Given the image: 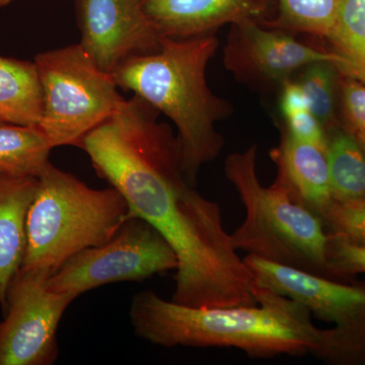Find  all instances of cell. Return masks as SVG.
<instances>
[{
  "instance_id": "cell-19",
  "label": "cell",
  "mask_w": 365,
  "mask_h": 365,
  "mask_svg": "<svg viewBox=\"0 0 365 365\" xmlns=\"http://www.w3.org/2000/svg\"><path fill=\"white\" fill-rule=\"evenodd\" d=\"M280 16L274 25L328 39L341 0H278Z\"/></svg>"
},
{
  "instance_id": "cell-15",
  "label": "cell",
  "mask_w": 365,
  "mask_h": 365,
  "mask_svg": "<svg viewBox=\"0 0 365 365\" xmlns=\"http://www.w3.org/2000/svg\"><path fill=\"white\" fill-rule=\"evenodd\" d=\"M42 112L43 90L35 61L0 55V119L38 126Z\"/></svg>"
},
{
  "instance_id": "cell-2",
  "label": "cell",
  "mask_w": 365,
  "mask_h": 365,
  "mask_svg": "<svg viewBox=\"0 0 365 365\" xmlns=\"http://www.w3.org/2000/svg\"><path fill=\"white\" fill-rule=\"evenodd\" d=\"M258 304L251 307H197L139 292L131 302L134 332L162 347L235 348L251 359L309 354L318 327L299 302L254 282Z\"/></svg>"
},
{
  "instance_id": "cell-22",
  "label": "cell",
  "mask_w": 365,
  "mask_h": 365,
  "mask_svg": "<svg viewBox=\"0 0 365 365\" xmlns=\"http://www.w3.org/2000/svg\"><path fill=\"white\" fill-rule=\"evenodd\" d=\"M327 261L334 279L349 281L365 273V244L328 234Z\"/></svg>"
},
{
  "instance_id": "cell-16",
  "label": "cell",
  "mask_w": 365,
  "mask_h": 365,
  "mask_svg": "<svg viewBox=\"0 0 365 365\" xmlns=\"http://www.w3.org/2000/svg\"><path fill=\"white\" fill-rule=\"evenodd\" d=\"M52 150L39 127L0 123V176L39 178Z\"/></svg>"
},
{
  "instance_id": "cell-18",
  "label": "cell",
  "mask_w": 365,
  "mask_h": 365,
  "mask_svg": "<svg viewBox=\"0 0 365 365\" xmlns=\"http://www.w3.org/2000/svg\"><path fill=\"white\" fill-rule=\"evenodd\" d=\"M328 40L341 59L339 73L365 83V0H341Z\"/></svg>"
},
{
  "instance_id": "cell-3",
  "label": "cell",
  "mask_w": 365,
  "mask_h": 365,
  "mask_svg": "<svg viewBox=\"0 0 365 365\" xmlns=\"http://www.w3.org/2000/svg\"><path fill=\"white\" fill-rule=\"evenodd\" d=\"M215 36L175 40L162 37L160 49L126 62L112 74L118 88L153 106L177 127L182 170L195 186L199 170L222 153V136L216 122L232 106L208 88L206 69L215 56Z\"/></svg>"
},
{
  "instance_id": "cell-7",
  "label": "cell",
  "mask_w": 365,
  "mask_h": 365,
  "mask_svg": "<svg viewBox=\"0 0 365 365\" xmlns=\"http://www.w3.org/2000/svg\"><path fill=\"white\" fill-rule=\"evenodd\" d=\"M254 282L289 297L334 324L319 329L309 354L328 365H365V281L322 277L247 255Z\"/></svg>"
},
{
  "instance_id": "cell-1",
  "label": "cell",
  "mask_w": 365,
  "mask_h": 365,
  "mask_svg": "<svg viewBox=\"0 0 365 365\" xmlns=\"http://www.w3.org/2000/svg\"><path fill=\"white\" fill-rule=\"evenodd\" d=\"M158 114L135 95L125 98L79 148L124 197L131 216L153 225L176 254L170 300L197 307L256 306L253 275L223 227L220 204L187 181L179 141Z\"/></svg>"
},
{
  "instance_id": "cell-20",
  "label": "cell",
  "mask_w": 365,
  "mask_h": 365,
  "mask_svg": "<svg viewBox=\"0 0 365 365\" xmlns=\"http://www.w3.org/2000/svg\"><path fill=\"white\" fill-rule=\"evenodd\" d=\"M304 68L299 83L306 95L309 111L326 128L335 119L338 69L329 62H316Z\"/></svg>"
},
{
  "instance_id": "cell-28",
  "label": "cell",
  "mask_w": 365,
  "mask_h": 365,
  "mask_svg": "<svg viewBox=\"0 0 365 365\" xmlns=\"http://www.w3.org/2000/svg\"><path fill=\"white\" fill-rule=\"evenodd\" d=\"M1 122H4V121H2V120H1V119H0V123H1Z\"/></svg>"
},
{
  "instance_id": "cell-12",
  "label": "cell",
  "mask_w": 365,
  "mask_h": 365,
  "mask_svg": "<svg viewBox=\"0 0 365 365\" xmlns=\"http://www.w3.org/2000/svg\"><path fill=\"white\" fill-rule=\"evenodd\" d=\"M158 35L175 40L213 35L225 24L252 18L257 0H141Z\"/></svg>"
},
{
  "instance_id": "cell-14",
  "label": "cell",
  "mask_w": 365,
  "mask_h": 365,
  "mask_svg": "<svg viewBox=\"0 0 365 365\" xmlns=\"http://www.w3.org/2000/svg\"><path fill=\"white\" fill-rule=\"evenodd\" d=\"M38 178L0 176V307L6 312L9 287L23 264L26 220Z\"/></svg>"
},
{
  "instance_id": "cell-21",
  "label": "cell",
  "mask_w": 365,
  "mask_h": 365,
  "mask_svg": "<svg viewBox=\"0 0 365 365\" xmlns=\"http://www.w3.org/2000/svg\"><path fill=\"white\" fill-rule=\"evenodd\" d=\"M319 217L328 234L339 235L356 244H365V199H332Z\"/></svg>"
},
{
  "instance_id": "cell-9",
  "label": "cell",
  "mask_w": 365,
  "mask_h": 365,
  "mask_svg": "<svg viewBox=\"0 0 365 365\" xmlns=\"http://www.w3.org/2000/svg\"><path fill=\"white\" fill-rule=\"evenodd\" d=\"M51 274L20 270L0 322V365H51L58 357L57 331L76 297L48 287Z\"/></svg>"
},
{
  "instance_id": "cell-26",
  "label": "cell",
  "mask_w": 365,
  "mask_h": 365,
  "mask_svg": "<svg viewBox=\"0 0 365 365\" xmlns=\"http://www.w3.org/2000/svg\"><path fill=\"white\" fill-rule=\"evenodd\" d=\"M351 133L356 138V140L359 141L360 146H361L362 150L365 153V130L353 131Z\"/></svg>"
},
{
  "instance_id": "cell-17",
  "label": "cell",
  "mask_w": 365,
  "mask_h": 365,
  "mask_svg": "<svg viewBox=\"0 0 365 365\" xmlns=\"http://www.w3.org/2000/svg\"><path fill=\"white\" fill-rule=\"evenodd\" d=\"M327 155L333 199H365V153L351 132L328 135Z\"/></svg>"
},
{
  "instance_id": "cell-27",
  "label": "cell",
  "mask_w": 365,
  "mask_h": 365,
  "mask_svg": "<svg viewBox=\"0 0 365 365\" xmlns=\"http://www.w3.org/2000/svg\"><path fill=\"white\" fill-rule=\"evenodd\" d=\"M13 0H0V9L4 6H6L7 4H11Z\"/></svg>"
},
{
  "instance_id": "cell-23",
  "label": "cell",
  "mask_w": 365,
  "mask_h": 365,
  "mask_svg": "<svg viewBox=\"0 0 365 365\" xmlns=\"http://www.w3.org/2000/svg\"><path fill=\"white\" fill-rule=\"evenodd\" d=\"M284 129L290 135L300 141L314 144L327 150L328 134L325 126L309 110L295 113L284 118Z\"/></svg>"
},
{
  "instance_id": "cell-6",
  "label": "cell",
  "mask_w": 365,
  "mask_h": 365,
  "mask_svg": "<svg viewBox=\"0 0 365 365\" xmlns=\"http://www.w3.org/2000/svg\"><path fill=\"white\" fill-rule=\"evenodd\" d=\"M34 61L43 90L38 127L53 148H79L123 104L112 74L98 68L79 43L39 53Z\"/></svg>"
},
{
  "instance_id": "cell-24",
  "label": "cell",
  "mask_w": 365,
  "mask_h": 365,
  "mask_svg": "<svg viewBox=\"0 0 365 365\" xmlns=\"http://www.w3.org/2000/svg\"><path fill=\"white\" fill-rule=\"evenodd\" d=\"M342 104L348 131L365 130V83L346 78L342 83Z\"/></svg>"
},
{
  "instance_id": "cell-4",
  "label": "cell",
  "mask_w": 365,
  "mask_h": 365,
  "mask_svg": "<svg viewBox=\"0 0 365 365\" xmlns=\"http://www.w3.org/2000/svg\"><path fill=\"white\" fill-rule=\"evenodd\" d=\"M130 216L116 189L91 188L50 163L26 213L21 270L52 275L74 255L111 239Z\"/></svg>"
},
{
  "instance_id": "cell-5",
  "label": "cell",
  "mask_w": 365,
  "mask_h": 365,
  "mask_svg": "<svg viewBox=\"0 0 365 365\" xmlns=\"http://www.w3.org/2000/svg\"><path fill=\"white\" fill-rule=\"evenodd\" d=\"M256 165V145L225 160V176L246 209L244 222L230 234L232 247L263 260L334 279L327 261L328 232L322 218L292 199L279 182L264 187Z\"/></svg>"
},
{
  "instance_id": "cell-25",
  "label": "cell",
  "mask_w": 365,
  "mask_h": 365,
  "mask_svg": "<svg viewBox=\"0 0 365 365\" xmlns=\"http://www.w3.org/2000/svg\"><path fill=\"white\" fill-rule=\"evenodd\" d=\"M279 107L281 114L284 118L295 113L309 110L306 95L299 83H294L288 79L282 83Z\"/></svg>"
},
{
  "instance_id": "cell-8",
  "label": "cell",
  "mask_w": 365,
  "mask_h": 365,
  "mask_svg": "<svg viewBox=\"0 0 365 365\" xmlns=\"http://www.w3.org/2000/svg\"><path fill=\"white\" fill-rule=\"evenodd\" d=\"M176 254L153 225L130 216L111 239L83 250L48 279L57 292L79 295L110 283L143 281L176 270Z\"/></svg>"
},
{
  "instance_id": "cell-10",
  "label": "cell",
  "mask_w": 365,
  "mask_h": 365,
  "mask_svg": "<svg viewBox=\"0 0 365 365\" xmlns=\"http://www.w3.org/2000/svg\"><path fill=\"white\" fill-rule=\"evenodd\" d=\"M79 44L98 68L113 74L126 62L160 49L162 37L141 0H76Z\"/></svg>"
},
{
  "instance_id": "cell-13",
  "label": "cell",
  "mask_w": 365,
  "mask_h": 365,
  "mask_svg": "<svg viewBox=\"0 0 365 365\" xmlns=\"http://www.w3.org/2000/svg\"><path fill=\"white\" fill-rule=\"evenodd\" d=\"M271 158L277 165L275 181L319 216L333 199L327 150L294 138L284 129Z\"/></svg>"
},
{
  "instance_id": "cell-11",
  "label": "cell",
  "mask_w": 365,
  "mask_h": 365,
  "mask_svg": "<svg viewBox=\"0 0 365 365\" xmlns=\"http://www.w3.org/2000/svg\"><path fill=\"white\" fill-rule=\"evenodd\" d=\"M225 49L228 71L249 81L280 83L294 72L316 63L329 62L339 68L341 59L333 51L302 44L287 34L262 28L248 18L232 24Z\"/></svg>"
}]
</instances>
